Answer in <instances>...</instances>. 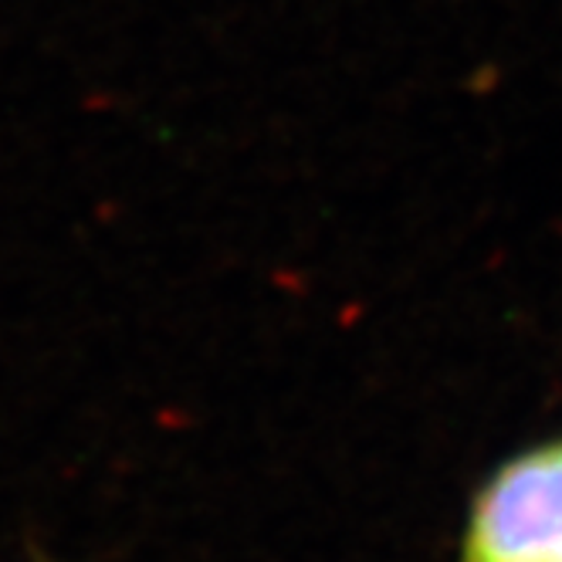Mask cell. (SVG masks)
<instances>
[{
  "label": "cell",
  "mask_w": 562,
  "mask_h": 562,
  "mask_svg": "<svg viewBox=\"0 0 562 562\" xmlns=\"http://www.w3.org/2000/svg\"><path fill=\"white\" fill-rule=\"evenodd\" d=\"M461 562H562V437L488 474L468 508Z\"/></svg>",
  "instance_id": "obj_1"
}]
</instances>
